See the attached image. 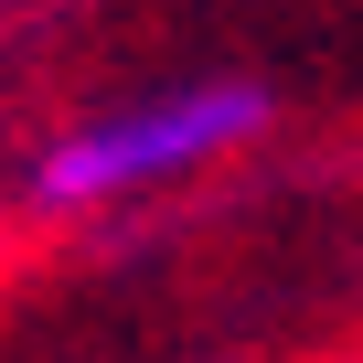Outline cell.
Instances as JSON below:
<instances>
[{
	"mask_svg": "<svg viewBox=\"0 0 363 363\" xmlns=\"http://www.w3.org/2000/svg\"><path fill=\"white\" fill-rule=\"evenodd\" d=\"M267 118H278V96L257 75H171V86H139V96L54 128L22 160V203L43 225H107L128 203H160V193H182V182L246 160L267 139Z\"/></svg>",
	"mask_w": 363,
	"mask_h": 363,
	"instance_id": "obj_1",
	"label": "cell"
}]
</instances>
